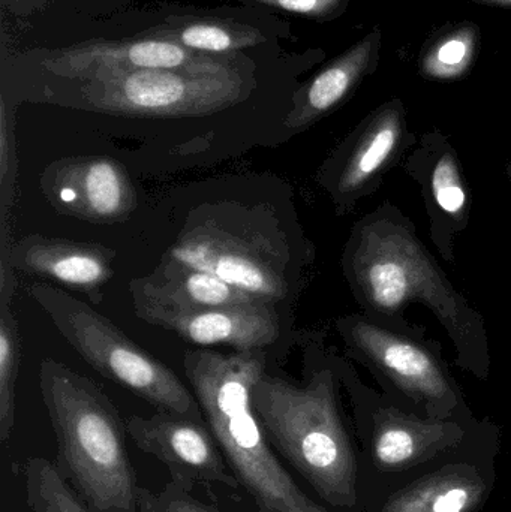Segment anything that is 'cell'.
Here are the masks:
<instances>
[{
    "mask_svg": "<svg viewBox=\"0 0 511 512\" xmlns=\"http://www.w3.org/2000/svg\"><path fill=\"white\" fill-rule=\"evenodd\" d=\"M342 273L362 312L374 318L407 322L408 306L428 307L452 340L456 366L480 381L489 378L485 316L456 288L395 204L383 203L354 224L342 252Z\"/></svg>",
    "mask_w": 511,
    "mask_h": 512,
    "instance_id": "obj_1",
    "label": "cell"
},
{
    "mask_svg": "<svg viewBox=\"0 0 511 512\" xmlns=\"http://www.w3.org/2000/svg\"><path fill=\"white\" fill-rule=\"evenodd\" d=\"M341 358H326L303 385L264 373L252 406L273 448L336 512H363L360 451L342 411Z\"/></svg>",
    "mask_w": 511,
    "mask_h": 512,
    "instance_id": "obj_2",
    "label": "cell"
},
{
    "mask_svg": "<svg viewBox=\"0 0 511 512\" xmlns=\"http://www.w3.org/2000/svg\"><path fill=\"white\" fill-rule=\"evenodd\" d=\"M183 367L231 472L258 512H336L300 489L255 414L252 390L264 375L263 351H189Z\"/></svg>",
    "mask_w": 511,
    "mask_h": 512,
    "instance_id": "obj_3",
    "label": "cell"
},
{
    "mask_svg": "<svg viewBox=\"0 0 511 512\" xmlns=\"http://www.w3.org/2000/svg\"><path fill=\"white\" fill-rule=\"evenodd\" d=\"M39 388L57 442V469L96 512H138V486L126 451V421L89 378L53 358Z\"/></svg>",
    "mask_w": 511,
    "mask_h": 512,
    "instance_id": "obj_4",
    "label": "cell"
},
{
    "mask_svg": "<svg viewBox=\"0 0 511 512\" xmlns=\"http://www.w3.org/2000/svg\"><path fill=\"white\" fill-rule=\"evenodd\" d=\"M339 366L362 447L365 511H374L390 493L470 447L491 424L420 417L363 384L347 361H339Z\"/></svg>",
    "mask_w": 511,
    "mask_h": 512,
    "instance_id": "obj_5",
    "label": "cell"
},
{
    "mask_svg": "<svg viewBox=\"0 0 511 512\" xmlns=\"http://www.w3.org/2000/svg\"><path fill=\"white\" fill-rule=\"evenodd\" d=\"M347 355L369 370L381 393L405 411L435 420L474 421L443 345L413 322H390L368 313L336 319Z\"/></svg>",
    "mask_w": 511,
    "mask_h": 512,
    "instance_id": "obj_6",
    "label": "cell"
},
{
    "mask_svg": "<svg viewBox=\"0 0 511 512\" xmlns=\"http://www.w3.org/2000/svg\"><path fill=\"white\" fill-rule=\"evenodd\" d=\"M29 295L69 345L104 378L137 394L158 411L206 421L197 397L176 373L135 345L110 319L48 283H33Z\"/></svg>",
    "mask_w": 511,
    "mask_h": 512,
    "instance_id": "obj_7",
    "label": "cell"
},
{
    "mask_svg": "<svg viewBox=\"0 0 511 512\" xmlns=\"http://www.w3.org/2000/svg\"><path fill=\"white\" fill-rule=\"evenodd\" d=\"M84 83L83 98L93 110L135 117L209 116L239 104L249 92L240 68L135 71Z\"/></svg>",
    "mask_w": 511,
    "mask_h": 512,
    "instance_id": "obj_8",
    "label": "cell"
},
{
    "mask_svg": "<svg viewBox=\"0 0 511 512\" xmlns=\"http://www.w3.org/2000/svg\"><path fill=\"white\" fill-rule=\"evenodd\" d=\"M416 143L402 99H389L363 117L320 171L336 213L348 215L363 198L372 197Z\"/></svg>",
    "mask_w": 511,
    "mask_h": 512,
    "instance_id": "obj_9",
    "label": "cell"
},
{
    "mask_svg": "<svg viewBox=\"0 0 511 512\" xmlns=\"http://www.w3.org/2000/svg\"><path fill=\"white\" fill-rule=\"evenodd\" d=\"M165 259L206 271L269 303L287 295L284 265L272 243L260 234L234 233L207 222L183 234Z\"/></svg>",
    "mask_w": 511,
    "mask_h": 512,
    "instance_id": "obj_10",
    "label": "cell"
},
{
    "mask_svg": "<svg viewBox=\"0 0 511 512\" xmlns=\"http://www.w3.org/2000/svg\"><path fill=\"white\" fill-rule=\"evenodd\" d=\"M402 170L419 185L432 245L444 261L455 264L459 237L470 225L473 194L452 138L437 128L425 132L405 156Z\"/></svg>",
    "mask_w": 511,
    "mask_h": 512,
    "instance_id": "obj_11",
    "label": "cell"
},
{
    "mask_svg": "<svg viewBox=\"0 0 511 512\" xmlns=\"http://www.w3.org/2000/svg\"><path fill=\"white\" fill-rule=\"evenodd\" d=\"M237 56H210L138 33L134 38L92 39L51 54L45 66L60 77L90 81L135 71L221 72L240 68Z\"/></svg>",
    "mask_w": 511,
    "mask_h": 512,
    "instance_id": "obj_12",
    "label": "cell"
},
{
    "mask_svg": "<svg viewBox=\"0 0 511 512\" xmlns=\"http://www.w3.org/2000/svg\"><path fill=\"white\" fill-rule=\"evenodd\" d=\"M498 430L390 493L372 512H479L494 489Z\"/></svg>",
    "mask_w": 511,
    "mask_h": 512,
    "instance_id": "obj_13",
    "label": "cell"
},
{
    "mask_svg": "<svg viewBox=\"0 0 511 512\" xmlns=\"http://www.w3.org/2000/svg\"><path fill=\"white\" fill-rule=\"evenodd\" d=\"M126 427L135 447L164 463L179 486L192 490L195 484L213 483L240 489L207 421L158 411L149 418L132 415Z\"/></svg>",
    "mask_w": 511,
    "mask_h": 512,
    "instance_id": "obj_14",
    "label": "cell"
},
{
    "mask_svg": "<svg viewBox=\"0 0 511 512\" xmlns=\"http://www.w3.org/2000/svg\"><path fill=\"white\" fill-rule=\"evenodd\" d=\"M41 188L57 212L93 224L126 221L137 207L128 171L108 156L54 162L42 174Z\"/></svg>",
    "mask_w": 511,
    "mask_h": 512,
    "instance_id": "obj_15",
    "label": "cell"
},
{
    "mask_svg": "<svg viewBox=\"0 0 511 512\" xmlns=\"http://www.w3.org/2000/svg\"><path fill=\"white\" fill-rule=\"evenodd\" d=\"M138 318L174 331L195 345H228L239 352L272 345L281 333L273 303L255 301L209 309H171L149 301L134 300Z\"/></svg>",
    "mask_w": 511,
    "mask_h": 512,
    "instance_id": "obj_16",
    "label": "cell"
},
{
    "mask_svg": "<svg viewBox=\"0 0 511 512\" xmlns=\"http://www.w3.org/2000/svg\"><path fill=\"white\" fill-rule=\"evenodd\" d=\"M381 48L383 29L375 24L363 38L330 60L294 92L285 128L305 131L350 101L363 81L377 71Z\"/></svg>",
    "mask_w": 511,
    "mask_h": 512,
    "instance_id": "obj_17",
    "label": "cell"
},
{
    "mask_svg": "<svg viewBox=\"0 0 511 512\" xmlns=\"http://www.w3.org/2000/svg\"><path fill=\"white\" fill-rule=\"evenodd\" d=\"M114 251L95 243L29 236L11 246V267L56 280L99 300L102 286L113 277Z\"/></svg>",
    "mask_w": 511,
    "mask_h": 512,
    "instance_id": "obj_18",
    "label": "cell"
},
{
    "mask_svg": "<svg viewBox=\"0 0 511 512\" xmlns=\"http://www.w3.org/2000/svg\"><path fill=\"white\" fill-rule=\"evenodd\" d=\"M131 291L134 300L149 301L171 309H209L264 301L234 288L213 274L182 267L170 259H164L161 267L150 276L131 282Z\"/></svg>",
    "mask_w": 511,
    "mask_h": 512,
    "instance_id": "obj_19",
    "label": "cell"
},
{
    "mask_svg": "<svg viewBox=\"0 0 511 512\" xmlns=\"http://www.w3.org/2000/svg\"><path fill=\"white\" fill-rule=\"evenodd\" d=\"M140 35L173 41L210 56H237L239 51L266 41L257 27L210 15H170L164 23L149 27Z\"/></svg>",
    "mask_w": 511,
    "mask_h": 512,
    "instance_id": "obj_20",
    "label": "cell"
},
{
    "mask_svg": "<svg viewBox=\"0 0 511 512\" xmlns=\"http://www.w3.org/2000/svg\"><path fill=\"white\" fill-rule=\"evenodd\" d=\"M482 48V29L476 21L446 23L431 33L417 56L423 80L456 83L473 72Z\"/></svg>",
    "mask_w": 511,
    "mask_h": 512,
    "instance_id": "obj_21",
    "label": "cell"
},
{
    "mask_svg": "<svg viewBox=\"0 0 511 512\" xmlns=\"http://www.w3.org/2000/svg\"><path fill=\"white\" fill-rule=\"evenodd\" d=\"M27 505L32 512H96L69 487L57 466L33 457L24 468Z\"/></svg>",
    "mask_w": 511,
    "mask_h": 512,
    "instance_id": "obj_22",
    "label": "cell"
},
{
    "mask_svg": "<svg viewBox=\"0 0 511 512\" xmlns=\"http://www.w3.org/2000/svg\"><path fill=\"white\" fill-rule=\"evenodd\" d=\"M2 297L0 313V442L8 444L15 426V382L20 364L18 327L9 301Z\"/></svg>",
    "mask_w": 511,
    "mask_h": 512,
    "instance_id": "obj_23",
    "label": "cell"
},
{
    "mask_svg": "<svg viewBox=\"0 0 511 512\" xmlns=\"http://www.w3.org/2000/svg\"><path fill=\"white\" fill-rule=\"evenodd\" d=\"M138 512H224L216 505L207 504L185 489L170 481L161 492L155 493L140 487Z\"/></svg>",
    "mask_w": 511,
    "mask_h": 512,
    "instance_id": "obj_24",
    "label": "cell"
},
{
    "mask_svg": "<svg viewBox=\"0 0 511 512\" xmlns=\"http://www.w3.org/2000/svg\"><path fill=\"white\" fill-rule=\"evenodd\" d=\"M227 2L263 6L273 11L299 15L318 23H329L347 12L351 0H227Z\"/></svg>",
    "mask_w": 511,
    "mask_h": 512,
    "instance_id": "obj_25",
    "label": "cell"
},
{
    "mask_svg": "<svg viewBox=\"0 0 511 512\" xmlns=\"http://www.w3.org/2000/svg\"><path fill=\"white\" fill-rule=\"evenodd\" d=\"M15 156H14V135L9 125L8 111H6L5 101L0 105V182H2V192L8 188V176L14 174Z\"/></svg>",
    "mask_w": 511,
    "mask_h": 512,
    "instance_id": "obj_26",
    "label": "cell"
},
{
    "mask_svg": "<svg viewBox=\"0 0 511 512\" xmlns=\"http://www.w3.org/2000/svg\"><path fill=\"white\" fill-rule=\"evenodd\" d=\"M483 6H492V8L511 9V0H471Z\"/></svg>",
    "mask_w": 511,
    "mask_h": 512,
    "instance_id": "obj_27",
    "label": "cell"
},
{
    "mask_svg": "<svg viewBox=\"0 0 511 512\" xmlns=\"http://www.w3.org/2000/svg\"><path fill=\"white\" fill-rule=\"evenodd\" d=\"M506 177L507 179H509V182L511 183V158L509 159V161H507L506 164Z\"/></svg>",
    "mask_w": 511,
    "mask_h": 512,
    "instance_id": "obj_28",
    "label": "cell"
},
{
    "mask_svg": "<svg viewBox=\"0 0 511 512\" xmlns=\"http://www.w3.org/2000/svg\"><path fill=\"white\" fill-rule=\"evenodd\" d=\"M11 2H12V0H11Z\"/></svg>",
    "mask_w": 511,
    "mask_h": 512,
    "instance_id": "obj_29",
    "label": "cell"
}]
</instances>
